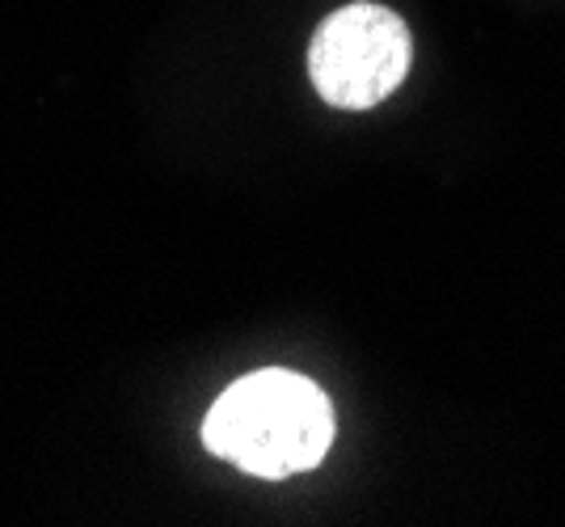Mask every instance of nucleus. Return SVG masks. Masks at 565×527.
Wrapping results in <instances>:
<instances>
[{"instance_id": "1", "label": "nucleus", "mask_w": 565, "mask_h": 527, "mask_svg": "<svg viewBox=\"0 0 565 527\" xmlns=\"http://www.w3.org/2000/svg\"><path fill=\"white\" fill-rule=\"evenodd\" d=\"M207 452L262 481L317 469L333 443V406L300 372L266 367L241 376L203 418Z\"/></svg>"}, {"instance_id": "2", "label": "nucleus", "mask_w": 565, "mask_h": 527, "mask_svg": "<svg viewBox=\"0 0 565 527\" xmlns=\"http://www.w3.org/2000/svg\"><path fill=\"white\" fill-rule=\"evenodd\" d=\"M414 64L409 25L384 4H342L317 25L308 76L333 110H372L401 89Z\"/></svg>"}]
</instances>
